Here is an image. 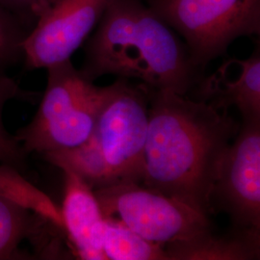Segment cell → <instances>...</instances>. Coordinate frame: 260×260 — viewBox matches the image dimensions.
<instances>
[{"instance_id":"obj_7","label":"cell","mask_w":260,"mask_h":260,"mask_svg":"<svg viewBox=\"0 0 260 260\" xmlns=\"http://www.w3.org/2000/svg\"><path fill=\"white\" fill-rule=\"evenodd\" d=\"M109 0H38L35 24L23 43L27 70L47 69L71 60L98 26Z\"/></svg>"},{"instance_id":"obj_3","label":"cell","mask_w":260,"mask_h":260,"mask_svg":"<svg viewBox=\"0 0 260 260\" xmlns=\"http://www.w3.org/2000/svg\"><path fill=\"white\" fill-rule=\"evenodd\" d=\"M47 82L33 120L14 136L28 153L73 149L93 134L108 94L71 60L47 68Z\"/></svg>"},{"instance_id":"obj_10","label":"cell","mask_w":260,"mask_h":260,"mask_svg":"<svg viewBox=\"0 0 260 260\" xmlns=\"http://www.w3.org/2000/svg\"><path fill=\"white\" fill-rule=\"evenodd\" d=\"M65 175L61 209L63 232L75 254L85 260H105L103 251L104 216L93 190L70 171Z\"/></svg>"},{"instance_id":"obj_9","label":"cell","mask_w":260,"mask_h":260,"mask_svg":"<svg viewBox=\"0 0 260 260\" xmlns=\"http://www.w3.org/2000/svg\"><path fill=\"white\" fill-rule=\"evenodd\" d=\"M196 101L220 111L235 107L243 121H260L259 46L249 58H229L192 89Z\"/></svg>"},{"instance_id":"obj_4","label":"cell","mask_w":260,"mask_h":260,"mask_svg":"<svg viewBox=\"0 0 260 260\" xmlns=\"http://www.w3.org/2000/svg\"><path fill=\"white\" fill-rule=\"evenodd\" d=\"M179 37L201 71L235 40L260 34V0H146Z\"/></svg>"},{"instance_id":"obj_12","label":"cell","mask_w":260,"mask_h":260,"mask_svg":"<svg viewBox=\"0 0 260 260\" xmlns=\"http://www.w3.org/2000/svg\"><path fill=\"white\" fill-rule=\"evenodd\" d=\"M105 260H168L165 246L148 241L117 219L104 217Z\"/></svg>"},{"instance_id":"obj_13","label":"cell","mask_w":260,"mask_h":260,"mask_svg":"<svg viewBox=\"0 0 260 260\" xmlns=\"http://www.w3.org/2000/svg\"><path fill=\"white\" fill-rule=\"evenodd\" d=\"M48 222L42 217L33 219L26 208L0 194V259L16 256L20 243L37 236Z\"/></svg>"},{"instance_id":"obj_17","label":"cell","mask_w":260,"mask_h":260,"mask_svg":"<svg viewBox=\"0 0 260 260\" xmlns=\"http://www.w3.org/2000/svg\"><path fill=\"white\" fill-rule=\"evenodd\" d=\"M38 0H0L10 11L16 14L28 27L32 29L35 24V19L32 14V8Z\"/></svg>"},{"instance_id":"obj_16","label":"cell","mask_w":260,"mask_h":260,"mask_svg":"<svg viewBox=\"0 0 260 260\" xmlns=\"http://www.w3.org/2000/svg\"><path fill=\"white\" fill-rule=\"evenodd\" d=\"M30 30L0 2V74L23 59V43Z\"/></svg>"},{"instance_id":"obj_11","label":"cell","mask_w":260,"mask_h":260,"mask_svg":"<svg viewBox=\"0 0 260 260\" xmlns=\"http://www.w3.org/2000/svg\"><path fill=\"white\" fill-rule=\"evenodd\" d=\"M259 231L243 230L217 236L210 230L165 246L168 260H251L259 258Z\"/></svg>"},{"instance_id":"obj_1","label":"cell","mask_w":260,"mask_h":260,"mask_svg":"<svg viewBox=\"0 0 260 260\" xmlns=\"http://www.w3.org/2000/svg\"><path fill=\"white\" fill-rule=\"evenodd\" d=\"M146 89L149 127L140 184L209 216L223 155L239 126L207 103Z\"/></svg>"},{"instance_id":"obj_6","label":"cell","mask_w":260,"mask_h":260,"mask_svg":"<svg viewBox=\"0 0 260 260\" xmlns=\"http://www.w3.org/2000/svg\"><path fill=\"white\" fill-rule=\"evenodd\" d=\"M93 193L104 217L119 220L155 244L184 241L210 230L205 214L140 183H115Z\"/></svg>"},{"instance_id":"obj_8","label":"cell","mask_w":260,"mask_h":260,"mask_svg":"<svg viewBox=\"0 0 260 260\" xmlns=\"http://www.w3.org/2000/svg\"><path fill=\"white\" fill-rule=\"evenodd\" d=\"M211 204L243 230H260V121H243L226 149Z\"/></svg>"},{"instance_id":"obj_15","label":"cell","mask_w":260,"mask_h":260,"mask_svg":"<svg viewBox=\"0 0 260 260\" xmlns=\"http://www.w3.org/2000/svg\"><path fill=\"white\" fill-rule=\"evenodd\" d=\"M38 96L33 93L20 88L14 79L4 74H0V162L11 167L21 168L24 165L25 156L27 155L19 142L8 131L3 123V110L11 101L33 102Z\"/></svg>"},{"instance_id":"obj_14","label":"cell","mask_w":260,"mask_h":260,"mask_svg":"<svg viewBox=\"0 0 260 260\" xmlns=\"http://www.w3.org/2000/svg\"><path fill=\"white\" fill-rule=\"evenodd\" d=\"M0 194L63 231L61 209L45 193L19 177L15 168L0 167Z\"/></svg>"},{"instance_id":"obj_5","label":"cell","mask_w":260,"mask_h":260,"mask_svg":"<svg viewBox=\"0 0 260 260\" xmlns=\"http://www.w3.org/2000/svg\"><path fill=\"white\" fill-rule=\"evenodd\" d=\"M149 127V100L144 85L118 78L108 94L92 134L108 172L110 184L141 182Z\"/></svg>"},{"instance_id":"obj_2","label":"cell","mask_w":260,"mask_h":260,"mask_svg":"<svg viewBox=\"0 0 260 260\" xmlns=\"http://www.w3.org/2000/svg\"><path fill=\"white\" fill-rule=\"evenodd\" d=\"M95 28L86 41L80 69L93 82L116 75L151 90L187 95L202 77L184 42L146 0H109Z\"/></svg>"}]
</instances>
